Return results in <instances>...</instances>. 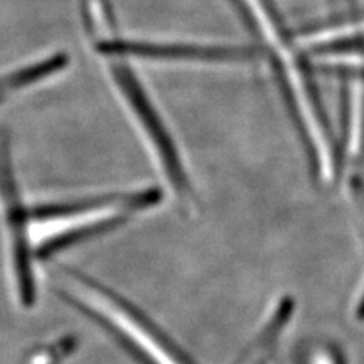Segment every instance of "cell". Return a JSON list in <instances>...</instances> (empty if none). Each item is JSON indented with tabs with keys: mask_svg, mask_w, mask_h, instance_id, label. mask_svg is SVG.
<instances>
[{
	"mask_svg": "<svg viewBox=\"0 0 364 364\" xmlns=\"http://www.w3.org/2000/svg\"><path fill=\"white\" fill-rule=\"evenodd\" d=\"M58 291L140 364H198L149 314L88 273L61 264Z\"/></svg>",
	"mask_w": 364,
	"mask_h": 364,
	"instance_id": "obj_1",
	"label": "cell"
},
{
	"mask_svg": "<svg viewBox=\"0 0 364 364\" xmlns=\"http://www.w3.org/2000/svg\"><path fill=\"white\" fill-rule=\"evenodd\" d=\"M97 58L114 97L128 117L167 191L184 210L196 207V190L193 187L184 155L181 154L172 129L166 123L149 88L124 56L97 53Z\"/></svg>",
	"mask_w": 364,
	"mask_h": 364,
	"instance_id": "obj_2",
	"label": "cell"
},
{
	"mask_svg": "<svg viewBox=\"0 0 364 364\" xmlns=\"http://www.w3.org/2000/svg\"><path fill=\"white\" fill-rule=\"evenodd\" d=\"M158 187H140L70 202L46 205L31 213V243L37 257L116 230L163 202Z\"/></svg>",
	"mask_w": 364,
	"mask_h": 364,
	"instance_id": "obj_3",
	"label": "cell"
},
{
	"mask_svg": "<svg viewBox=\"0 0 364 364\" xmlns=\"http://www.w3.org/2000/svg\"><path fill=\"white\" fill-rule=\"evenodd\" d=\"M31 213L14 173L6 134L0 129V257L13 299L23 310L37 302V255L31 243Z\"/></svg>",
	"mask_w": 364,
	"mask_h": 364,
	"instance_id": "obj_4",
	"label": "cell"
},
{
	"mask_svg": "<svg viewBox=\"0 0 364 364\" xmlns=\"http://www.w3.org/2000/svg\"><path fill=\"white\" fill-rule=\"evenodd\" d=\"M114 23L97 2L88 8V29L96 53H114L128 60L246 63L254 52L240 46H223L195 41H158L120 37Z\"/></svg>",
	"mask_w": 364,
	"mask_h": 364,
	"instance_id": "obj_5",
	"label": "cell"
},
{
	"mask_svg": "<svg viewBox=\"0 0 364 364\" xmlns=\"http://www.w3.org/2000/svg\"><path fill=\"white\" fill-rule=\"evenodd\" d=\"M291 314L293 301L289 298H281L273 304L252 340L234 364H272Z\"/></svg>",
	"mask_w": 364,
	"mask_h": 364,
	"instance_id": "obj_6",
	"label": "cell"
},
{
	"mask_svg": "<svg viewBox=\"0 0 364 364\" xmlns=\"http://www.w3.org/2000/svg\"><path fill=\"white\" fill-rule=\"evenodd\" d=\"M361 36H364V18L343 23V25H338V26H329V28L309 32L296 40V43H298V46L302 49L304 48L316 49V48H325V46L336 44L340 41L357 38Z\"/></svg>",
	"mask_w": 364,
	"mask_h": 364,
	"instance_id": "obj_7",
	"label": "cell"
},
{
	"mask_svg": "<svg viewBox=\"0 0 364 364\" xmlns=\"http://www.w3.org/2000/svg\"><path fill=\"white\" fill-rule=\"evenodd\" d=\"M364 131V87L360 79L350 88V108L348 124V154L357 155L361 149Z\"/></svg>",
	"mask_w": 364,
	"mask_h": 364,
	"instance_id": "obj_8",
	"label": "cell"
},
{
	"mask_svg": "<svg viewBox=\"0 0 364 364\" xmlns=\"http://www.w3.org/2000/svg\"><path fill=\"white\" fill-rule=\"evenodd\" d=\"M314 64L336 68L364 70V53L357 52H323L314 58Z\"/></svg>",
	"mask_w": 364,
	"mask_h": 364,
	"instance_id": "obj_9",
	"label": "cell"
},
{
	"mask_svg": "<svg viewBox=\"0 0 364 364\" xmlns=\"http://www.w3.org/2000/svg\"><path fill=\"white\" fill-rule=\"evenodd\" d=\"M310 364H338V360L331 349L317 348L310 357Z\"/></svg>",
	"mask_w": 364,
	"mask_h": 364,
	"instance_id": "obj_10",
	"label": "cell"
}]
</instances>
